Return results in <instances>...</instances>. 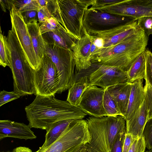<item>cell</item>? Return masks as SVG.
Wrapping results in <instances>:
<instances>
[{
    "instance_id": "cell-1",
    "label": "cell",
    "mask_w": 152,
    "mask_h": 152,
    "mask_svg": "<svg viewBox=\"0 0 152 152\" xmlns=\"http://www.w3.org/2000/svg\"><path fill=\"white\" fill-rule=\"evenodd\" d=\"M31 128L46 130L53 124L66 120L82 119L87 114L79 107L67 101L58 99L55 95L36 96L25 108Z\"/></svg>"
},
{
    "instance_id": "cell-2",
    "label": "cell",
    "mask_w": 152,
    "mask_h": 152,
    "mask_svg": "<svg viewBox=\"0 0 152 152\" xmlns=\"http://www.w3.org/2000/svg\"><path fill=\"white\" fill-rule=\"evenodd\" d=\"M148 37L140 28L118 43L103 48L91 58L92 63L119 67L127 71L136 58L146 50Z\"/></svg>"
},
{
    "instance_id": "cell-3",
    "label": "cell",
    "mask_w": 152,
    "mask_h": 152,
    "mask_svg": "<svg viewBox=\"0 0 152 152\" xmlns=\"http://www.w3.org/2000/svg\"><path fill=\"white\" fill-rule=\"evenodd\" d=\"M86 120L91 137L86 145L89 152H111L118 136L126 131V120L122 116H91Z\"/></svg>"
},
{
    "instance_id": "cell-4",
    "label": "cell",
    "mask_w": 152,
    "mask_h": 152,
    "mask_svg": "<svg viewBox=\"0 0 152 152\" xmlns=\"http://www.w3.org/2000/svg\"><path fill=\"white\" fill-rule=\"evenodd\" d=\"M10 67L13 79L14 91L24 96L34 94V70L29 64L18 39L9 40Z\"/></svg>"
},
{
    "instance_id": "cell-5",
    "label": "cell",
    "mask_w": 152,
    "mask_h": 152,
    "mask_svg": "<svg viewBox=\"0 0 152 152\" xmlns=\"http://www.w3.org/2000/svg\"><path fill=\"white\" fill-rule=\"evenodd\" d=\"M91 140L86 120H75L53 143L42 150L35 152H76L89 143Z\"/></svg>"
},
{
    "instance_id": "cell-6",
    "label": "cell",
    "mask_w": 152,
    "mask_h": 152,
    "mask_svg": "<svg viewBox=\"0 0 152 152\" xmlns=\"http://www.w3.org/2000/svg\"><path fill=\"white\" fill-rule=\"evenodd\" d=\"M94 0H57L63 26L75 39H80L84 34L83 20L86 10Z\"/></svg>"
},
{
    "instance_id": "cell-7",
    "label": "cell",
    "mask_w": 152,
    "mask_h": 152,
    "mask_svg": "<svg viewBox=\"0 0 152 152\" xmlns=\"http://www.w3.org/2000/svg\"><path fill=\"white\" fill-rule=\"evenodd\" d=\"M45 54L55 65L59 78V89L61 93L69 89L74 83L75 62L72 51L53 45L45 42Z\"/></svg>"
},
{
    "instance_id": "cell-8",
    "label": "cell",
    "mask_w": 152,
    "mask_h": 152,
    "mask_svg": "<svg viewBox=\"0 0 152 152\" xmlns=\"http://www.w3.org/2000/svg\"><path fill=\"white\" fill-rule=\"evenodd\" d=\"M34 83L36 96L55 95L59 89V78L56 66L45 54L41 64L34 70Z\"/></svg>"
},
{
    "instance_id": "cell-9",
    "label": "cell",
    "mask_w": 152,
    "mask_h": 152,
    "mask_svg": "<svg viewBox=\"0 0 152 152\" xmlns=\"http://www.w3.org/2000/svg\"><path fill=\"white\" fill-rule=\"evenodd\" d=\"M91 72L87 76L89 86L101 87L104 89L117 84L128 82L127 71L120 67L92 63Z\"/></svg>"
},
{
    "instance_id": "cell-10",
    "label": "cell",
    "mask_w": 152,
    "mask_h": 152,
    "mask_svg": "<svg viewBox=\"0 0 152 152\" xmlns=\"http://www.w3.org/2000/svg\"><path fill=\"white\" fill-rule=\"evenodd\" d=\"M94 9L137 20L141 17L152 16V0H122L118 3Z\"/></svg>"
},
{
    "instance_id": "cell-11",
    "label": "cell",
    "mask_w": 152,
    "mask_h": 152,
    "mask_svg": "<svg viewBox=\"0 0 152 152\" xmlns=\"http://www.w3.org/2000/svg\"><path fill=\"white\" fill-rule=\"evenodd\" d=\"M133 21L137 20L132 18L112 14L88 8L85 11L83 23L86 31H103Z\"/></svg>"
},
{
    "instance_id": "cell-12",
    "label": "cell",
    "mask_w": 152,
    "mask_h": 152,
    "mask_svg": "<svg viewBox=\"0 0 152 152\" xmlns=\"http://www.w3.org/2000/svg\"><path fill=\"white\" fill-rule=\"evenodd\" d=\"M10 12L12 28L16 33L29 64L36 70L39 68L37 58L30 34L21 13L14 5L12 6Z\"/></svg>"
},
{
    "instance_id": "cell-13",
    "label": "cell",
    "mask_w": 152,
    "mask_h": 152,
    "mask_svg": "<svg viewBox=\"0 0 152 152\" xmlns=\"http://www.w3.org/2000/svg\"><path fill=\"white\" fill-rule=\"evenodd\" d=\"M105 89L91 86L85 90L78 106L87 114L95 117L107 116L103 106Z\"/></svg>"
},
{
    "instance_id": "cell-14",
    "label": "cell",
    "mask_w": 152,
    "mask_h": 152,
    "mask_svg": "<svg viewBox=\"0 0 152 152\" xmlns=\"http://www.w3.org/2000/svg\"><path fill=\"white\" fill-rule=\"evenodd\" d=\"M137 21H133L103 31H86L90 35L102 38L104 41L103 47L115 45L127 37L137 32L140 29Z\"/></svg>"
},
{
    "instance_id": "cell-15",
    "label": "cell",
    "mask_w": 152,
    "mask_h": 152,
    "mask_svg": "<svg viewBox=\"0 0 152 152\" xmlns=\"http://www.w3.org/2000/svg\"><path fill=\"white\" fill-rule=\"evenodd\" d=\"M84 31L83 35L80 39L77 40L71 49L73 53L76 70L78 71L87 69L92 64L90 57L91 37L84 27Z\"/></svg>"
},
{
    "instance_id": "cell-16",
    "label": "cell",
    "mask_w": 152,
    "mask_h": 152,
    "mask_svg": "<svg viewBox=\"0 0 152 152\" xmlns=\"http://www.w3.org/2000/svg\"><path fill=\"white\" fill-rule=\"evenodd\" d=\"M28 125L10 120L0 121V139L12 137L20 139L32 140L37 137Z\"/></svg>"
},
{
    "instance_id": "cell-17",
    "label": "cell",
    "mask_w": 152,
    "mask_h": 152,
    "mask_svg": "<svg viewBox=\"0 0 152 152\" xmlns=\"http://www.w3.org/2000/svg\"><path fill=\"white\" fill-rule=\"evenodd\" d=\"M132 83L117 84L107 89L114 101L121 114L125 117L131 93Z\"/></svg>"
},
{
    "instance_id": "cell-18",
    "label": "cell",
    "mask_w": 152,
    "mask_h": 152,
    "mask_svg": "<svg viewBox=\"0 0 152 152\" xmlns=\"http://www.w3.org/2000/svg\"><path fill=\"white\" fill-rule=\"evenodd\" d=\"M148 119V112L144 99L133 117L126 121V134H131L135 139L142 136Z\"/></svg>"
},
{
    "instance_id": "cell-19",
    "label": "cell",
    "mask_w": 152,
    "mask_h": 152,
    "mask_svg": "<svg viewBox=\"0 0 152 152\" xmlns=\"http://www.w3.org/2000/svg\"><path fill=\"white\" fill-rule=\"evenodd\" d=\"M143 80H137L132 83L131 93L126 115V121L131 118L142 103L145 98Z\"/></svg>"
},
{
    "instance_id": "cell-20",
    "label": "cell",
    "mask_w": 152,
    "mask_h": 152,
    "mask_svg": "<svg viewBox=\"0 0 152 152\" xmlns=\"http://www.w3.org/2000/svg\"><path fill=\"white\" fill-rule=\"evenodd\" d=\"M42 34L45 43L67 49L71 50L77 41L66 29H57Z\"/></svg>"
},
{
    "instance_id": "cell-21",
    "label": "cell",
    "mask_w": 152,
    "mask_h": 152,
    "mask_svg": "<svg viewBox=\"0 0 152 152\" xmlns=\"http://www.w3.org/2000/svg\"><path fill=\"white\" fill-rule=\"evenodd\" d=\"M26 25L31 39L39 67L45 53V42L42 36L39 23L34 22Z\"/></svg>"
},
{
    "instance_id": "cell-22",
    "label": "cell",
    "mask_w": 152,
    "mask_h": 152,
    "mask_svg": "<svg viewBox=\"0 0 152 152\" xmlns=\"http://www.w3.org/2000/svg\"><path fill=\"white\" fill-rule=\"evenodd\" d=\"M74 120H64L56 122L52 124L46 130L45 141L38 150H44L55 142L69 124Z\"/></svg>"
},
{
    "instance_id": "cell-23",
    "label": "cell",
    "mask_w": 152,
    "mask_h": 152,
    "mask_svg": "<svg viewBox=\"0 0 152 152\" xmlns=\"http://www.w3.org/2000/svg\"><path fill=\"white\" fill-rule=\"evenodd\" d=\"M89 84L87 75L80 77L69 88L66 101L73 105L78 106L81 96L86 89L89 86Z\"/></svg>"
},
{
    "instance_id": "cell-24",
    "label": "cell",
    "mask_w": 152,
    "mask_h": 152,
    "mask_svg": "<svg viewBox=\"0 0 152 152\" xmlns=\"http://www.w3.org/2000/svg\"><path fill=\"white\" fill-rule=\"evenodd\" d=\"M145 71L144 51L136 58L127 71L129 76L128 82L132 83L138 80L145 79Z\"/></svg>"
},
{
    "instance_id": "cell-25",
    "label": "cell",
    "mask_w": 152,
    "mask_h": 152,
    "mask_svg": "<svg viewBox=\"0 0 152 152\" xmlns=\"http://www.w3.org/2000/svg\"><path fill=\"white\" fill-rule=\"evenodd\" d=\"M103 103L107 116H121L115 102L107 88L105 89Z\"/></svg>"
},
{
    "instance_id": "cell-26",
    "label": "cell",
    "mask_w": 152,
    "mask_h": 152,
    "mask_svg": "<svg viewBox=\"0 0 152 152\" xmlns=\"http://www.w3.org/2000/svg\"><path fill=\"white\" fill-rule=\"evenodd\" d=\"M0 65L5 67L10 68V53L7 46L6 37L2 34L0 28Z\"/></svg>"
},
{
    "instance_id": "cell-27",
    "label": "cell",
    "mask_w": 152,
    "mask_h": 152,
    "mask_svg": "<svg viewBox=\"0 0 152 152\" xmlns=\"http://www.w3.org/2000/svg\"><path fill=\"white\" fill-rule=\"evenodd\" d=\"M40 28L42 34L57 29H66L56 18L53 17L42 23Z\"/></svg>"
},
{
    "instance_id": "cell-28",
    "label": "cell",
    "mask_w": 152,
    "mask_h": 152,
    "mask_svg": "<svg viewBox=\"0 0 152 152\" xmlns=\"http://www.w3.org/2000/svg\"><path fill=\"white\" fill-rule=\"evenodd\" d=\"M145 101L148 112V120L152 118V88L146 79H145Z\"/></svg>"
},
{
    "instance_id": "cell-29",
    "label": "cell",
    "mask_w": 152,
    "mask_h": 152,
    "mask_svg": "<svg viewBox=\"0 0 152 152\" xmlns=\"http://www.w3.org/2000/svg\"><path fill=\"white\" fill-rule=\"evenodd\" d=\"M145 62V78L152 88V53L148 49L144 51Z\"/></svg>"
},
{
    "instance_id": "cell-30",
    "label": "cell",
    "mask_w": 152,
    "mask_h": 152,
    "mask_svg": "<svg viewBox=\"0 0 152 152\" xmlns=\"http://www.w3.org/2000/svg\"><path fill=\"white\" fill-rule=\"evenodd\" d=\"M142 135L144 139L146 147L150 150L152 148V118L146 122Z\"/></svg>"
},
{
    "instance_id": "cell-31",
    "label": "cell",
    "mask_w": 152,
    "mask_h": 152,
    "mask_svg": "<svg viewBox=\"0 0 152 152\" xmlns=\"http://www.w3.org/2000/svg\"><path fill=\"white\" fill-rule=\"evenodd\" d=\"M23 96L24 95L23 94L14 91H7L4 90L1 91L0 93V106Z\"/></svg>"
},
{
    "instance_id": "cell-32",
    "label": "cell",
    "mask_w": 152,
    "mask_h": 152,
    "mask_svg": "<svg viewBox=\"0 0 152 152\" xmlns=\"http://www.w3.org/2000/svg\"><path fill=\"white\" fill-rule=\"evenodd\" d=\"M137 22L138 26L144 31L148 37L152 35V16L141 17L138 19Z\"/></svg>"
},
{
    "instance_id": "cell-33",
    "label": "cell",
    "mask_w": 152,
    "mask_h": 152,
    "mask_svg": "<svg viewBox=\"0 0 152 152\" xmlns=\"http://www.w3.org/2000/svg\"><path fill=\"white\" fill-rule=\"evenodd\" d=\"M146 147L144 139L142 135L134 140L128 152H144Z\"/></svg>"
},
{
    "instance_id": "cell-34",
    "label": "cell",
    "mask_w": 152,
    "mask_h": 152,
    "mask_svg": "<svg viewBox=\"0 0 152 152\" xmlns=\"http://www.w3.org/2000/svg\"><path fill=\"white\" fill-rule=\"evenodd\" d=\"M126 134L125 131L119 134L113 145L111 152H122Z\"/></svg>"
},
{
    "instance_id": "cell-35",
    "label": "cell",
    "mask_w": 152,
    "mask_h": 152,
    "mask_svg": "<svg viewBox=\"0 0 152 152\" xmlns=\"http://www.w3.org/2000/svg\"><path fill=\"white\" fill-rule=\"evenodd\" d=\"M24 21L26 25L38 21V11L32 10L21 13Z\"/></svg>"
},
{
    "instance_id": "cell-36",
    "label": "cell",
    "mask_w": 152,
    "mask_h": 152,
    "mask_svg": "<svg viewBox=\"0 0 152 152\" xmlns=\"http://www.w3.org/2000/svg\"><path fill=\"white\" fill-rule=\"evenodd\" d=\"M41 8L37 0H28L26 3L18 10L19 12L22 13L30 10L38 11Z\"/></svg>"
},
{
    "instance_id": "cell-37",
    "label": "cell",
    "mask_w": 152,
    "mask_h": 152,
    "mask_svg": "<svg viewBox=\"0 0 152 152\" xmlns=\"http://www.w3.org/2000/svg\"><path fill=\"white\" fill-rule=\"evenodd\" d=\"M122 0H94L90 9H94L96 8L109 6L121 2Z\"/></svg>"
},
{
    "instance_id": "cell-38",
    "label": "cell",
    "mask_w": 152,
    "mask_h": 152,
    "mask_svg": "<svg viewBox=\"0 0 152 152\" xmlns=\"http://www.w3.org/2000/svg\"><path fill=\"white\" fill-rule=\"evenodd\" d=\"M38 16L39 23H41L50 18L53 17L51 13L46 6L41 7L38 11Z\"/></svg>"
},
{
    "instance_id": "cell-39",
    "label": "cell",
    "mask_w": 152,
    "mask_h": 152,
    "mask_svg": "<svg viewBox=\"0 0 152 152\" xmlns=\"http://www.w3.org/2000/svg\"><path fill=\"white\" fill-rule=\"evenodd\" d=\"M135 139L131 134H126L122 152H128Z\"/></svg>"
},
{
    "instance_id": "cell-40",
    "label": "cell",
    "mask_w": 152,
    "mask_h": 152,
    "mask_svg": "<svg viewBox=\"0 0 152 152\" xmlns=\"http://www.w3.org/2000/svg\"><path fill=\"white\" fill-rule=\"evenodd\" d=\"M0 2L1 8L4 11L6 12V8L10 11L11 10L12 5L11 4L10 0H0Z\"/></svg>"
},
{
    "instance_id": "cell-41",
    "label": "cell",
    "mask_w": 152,
    "mask_h": 152,
    "mask_svg": "<svg viewBox=\"0 0 152 152\" xmlns=\"http://www.w3.org/2000/svg\"><path fill=\"white\" fill-rule=\"evenodd\" d=\"M10 152H33L29 148L20 146L14 148L12 151Z\"/></svg>"
},
{
    "instance_id": "cell-42",
    "label": "cell",
    "mask_w": 152,
    "mask_h": 152,
    "mask_svg": "<svg viewBox=\"0 0 152 152\" xmlns=\"http://www.w3.org/2000/svg\"><path fill=\"white\" fill-rule=\"evenodd\" d=\"M40 7L46 6L47 3V0H37Z\"/></svg>"
},
{
    "instance_id": "cell-43",
    "label": "cell",
    "mask_w": 152,
    "mask_h": 152,
    "mask_svg": "<svg viewBox=\"0 0 152 152\" xmlns=\"http://www.w3.org/2000/svg\"><path fill=\"white\" fill-rule=\"evenodd\" d=\"M76 152H89L85 145L82 148Z\"/></svg>"
},
{
    "instance_id": "cell-44",
    "label": "cell",
    "mask_w": 152,
    "mask_h": 152,
    "mask_svg": "<svg viewBox=\"0 0 152 152\" xmlns=\"http://www.w3.org/2000/svg\"><path fill=\"white\" fill-rule=\"evenodd\" d=\"M146 152H152V148L149 151H147Z\"/></svg>"
},
{
    "instance_id": "cell-45",
    "label": "cell",
    "mask_w": 152,
    "mask_h": 152,
    "mask_svg": "<svg viewBox=\"0 0 152 152\" xmlns=\"http://www.w3.org/2000/svg\"><path fill=\"white\" fill-rule=\"evenodd\" d=\"M10 152V151H8V152Z\"/></svg>"
},
{
    "instance_id": "cell-46",
    "label": "cell",
    "mask_w": 152,
    "mask_h": 152,
    "mask_svg": "<svg viewBox=\"0 0 152 152\" xmlns=\"http://www.w3.org/2000/svg\"></svg>"
}]
</instances>
